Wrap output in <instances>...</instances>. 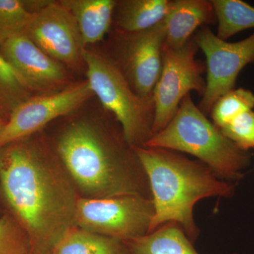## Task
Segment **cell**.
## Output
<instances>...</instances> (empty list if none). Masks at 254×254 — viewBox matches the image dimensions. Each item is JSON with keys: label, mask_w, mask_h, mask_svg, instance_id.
Segmentation results:
<instances>
[{"label": "cell", "mask_w": 254, "mask_h": 254, "mask_svg": "<svg viewBox=\"0 0 254 254\" xmlns=\"http://www.w3.org/2000/svg\"><path fill=\"white\" fill-rule=\"evenodd\" d=\"M198 46L190 39L180 49L164 46L163 68L153 91V135L163 130L177 113L180 103L190 91L204 93L206 68L195 59Z\"/></svg>", "instance_id": "52a82bcc"}, {"label": "cell", "mask_w": 254, "mask_h": 254, "mask_svg": "<svg viewBox=\"0 0 254 254\" xmlns=\"http://www.w3.org/2000/svg\"><path fill=\"white\" fill-rule=\"evenodd\" d=\"M254 108V94L245 88L233 89L222 95L212 108V120L219 128L241 114Z\"/></svg>", "instance_id": "d6986e66"}, {"label": "cell", "mask_w": 254, "mask_h": 254, "mask_svg": "<svg viewBox=\"0 0 254 254\" xmlns=\"http://www.w3.org/2000/svg\"><path fill=\"white\" fill-rule=\"evenodd\" d=\"M52 254H129L122 241L73 226L55 246Z\"/></svg>", "instance_id": "e0dca14e"}, {"label": "cell", "mask_w": 254, "mask_h": 254, "mask_svg": "<svg viewBox=\"0 0 254 254\" xmlns=\"http://www.w3.org/2000/svg\"><path fill=\"white\" fill-rule=\"evenodd\" d=\"M222 133L241 149L254 148V111L241 114L220 128Z\"/></svg>", "instance_id": "603a6c76"}, {"label": "cell", "mask_w": 254, "mask_h": 254, "mask_svg": "<svg viewBox=\"0 0 254 254\" xmlns=\"http://www.w3.org/2000/svg\"><path fill=\"white\" fill-rule=\"evenodd\" d=\"M93 95L86 81L61 91L30 97L10 113L0 133V149L31 136L55 119L73 113Z\"/></svg>", "instance_id": "9c48e42d"}, {"label": "cell", "mask_w": 254, "mask_h": 254, "mask_svg": "<svg viewBox=\"0 0 254 254\" xmlns=\"http://www.w3.org/2000/svg\"><path fill=\"white\" fill-rule=\"evenodd\" d=\"M1 46L4 58L31 91L53 93L61 91L60 88L67 83L64 66L50 58L25 33L11 37Z\"/></svg>", "instance_id": "7c38bea8"}, {"label": "cell", "mask_w": 254, "mask_h": 254, "mask_svg": "<svg viewBox=\"0 0 254 254\" xmlns=\"http://www.w3.org/2000/svg\"><path fill=\"white\" fill-rule=\"evenodd\" d=\"M169 0H124L118 1L115 13L121 33L145 31L163 22L168 13Z\"/></svg>", "instance_id": "2e32d148"}, {"label": "cell", "mask_w": 254, "mask_h": 254, "mask_svg": "<svg viewBox=\"0 0 254 254\" xmlns=\"http://www.w3.org/2000/svg\"><path fill=\"white\" fill-rule=\"evenodd\" d=\"M123 33L119 66L137 95L153 100L163 68L166 31L163 22L133 33Z\"/></svg>", "instance_id": "8fae6325"}, {"label": "cell", "mask_w": 254, "mask_h": 254, "mask_svg": "<svg viewBox=\"0 0 254 254\" xmlns=\"http://www.w3.org/2000/svg\"><path fill=\"white\" fill-rule=\"evenodd\" d=\"M31 92L4 55L0 54V105L11 112L31 97Z\"/></svg>", "instance_id": "ffe728a7"}, {"label": "cell", "mask_w": 254, "mask_h": 254, "mask_svg": "<svg viewBox=\"0 0 254 254\" xmlns=\"http://www.w3.org/2000/svg\"><path fill=\"white\" fill-rule=\"evenodd\" d=\"M5 123L2 121L1 118H0V133H1V130H2L3 127H4Z\"/></svg>", "instance_id": "cb8c5ba5"}, {"label": "cell", "mask_w": 254, "mask_h": 254, "mask_svg": "<svg viewBox=\"0 0 254 254\" xmlns=\"http://www.w3.org/2000/svg\"><path fill=\"white\" fill-rule=\"evenodd\" d=\"M239 254L235 253V254Z\"/></svg>", "instance_id": "484cf974"}, {"label": "cell", "mask_w": 254, "mask_h": 254, "mask_svg": "<svg viewBox=\"0 0 254 254\" xmlns=\"http://www.w3.org/2000/svg\"><path fill=\"white\" fill-rule=\"evenodd\" d=\"M30 254H52V253L51 252H49V253H38V252H32Z\"/></svg>", "instance_id": "d4e9b609"}, {"label": "cell", "mask_w": 254, "mask_h": 254, "mask_svg": "<svg viewBox=\"0 0 254 254\" xmlns=\"http://www.w3.org/2000/svg\"><path fill=\"white\" fill-rule=\"evenodd\" d=\"M72 14L85 46L100 41L109 31L118 1L115 0H63Z\"/></svg>", "instance_id": "5bb4252c"}, {"label": "cell", "mask_w": 254, "mask_h": 254, "mask_svg": "<svg viewBox=\"0 0 254 254\" xmlns=\"http://www.w3.org/2000/svg\"><path fill=\"white\" fill-rule=\"evenodd\" d=\"M50 58L63 65L77 66L86 46L72 14L60 1H51L33 13L25 31Z\"/></svg>", "instance_id": "30bf717a"}, {"label": "cell", "mask_w": 254, "mask_h": 254, "mask_svg": "<svg viewBox=\"0 0 254 254\" xmlns=\"http://www.w3.org/2000/svg\"><path fill=\"white\" fill-rule=\"evenodd\" d=\"M83 60L93 95L120 124L127 143L143 146L153 135V100L137 95L116 62L105 55L86 49Z\"/></svg>", "instance_id": "5b68a950"}, {"label": "cell", "mask_w": 254, "mask_h": 254, "mask_svg": "<svg viewBox=\"0 0 254 254\" xmlns=\"http://www.w3.org/2000/svg\"><path fill=\"white\" fill-rule=\"evenodd\" d=\"M56 154L82 197L136 195L152 200L144 170L123 130L76 122L60 136Z\"/></svg>", "instance_id": "7a4b0ae2"}, {"label": "cell", "mask_w": 254, "mask_h": 254, "mask_svg": "<svg viewBox=\"0 0 254 254\" xmlns=\"http://www.w3.org/2000/svg\"><path fill=\"white\" fill-rule=\"evenodd\" d=\"M0 185L32 252L49 253L74 226L79 195L55 155L27 138L0 149Z\"/></svg>", "instance_id": "6da1fadb"}, {"label": "cell", "mask_w": 254, "mask_h": 254, "mask_svg": "<svg viewBox=\"0 0 254 254\" xmlns=\"http://www.w3.org/2000/svg\"><path fill=\"white\" fill-rule=\"evenodd\" d=\"M134 149L148 178L154 207L149 232L175 222L193 243L200 232L193 217L195 203L212 197L232 198L235 184L221 180L205 164L179 152L145 146Z\"/></svg>", "instance_id": "3957f363"}, {"label": "cell", "mask_w": 254, "mask_h": 254, "mask_svg": "<svg viewBox=\"0 0 254 254\" xmlns=\"http://www.w3.org/2000/svg\"><path fill=\"white\" fill-rule=\"evenodd\" d=\"M123 242L129 254H200L182 227L175 222Z\"/></svg>", "instance_id": "9a60e30c"}, {"label": "cell", "mask_w": 254, "mask_h": 254, "mask_svg": "<svg viewBox=\"0 0 254 254\" xmlns=\"http://www.w3.org/2000/svg\"><path fill=\"white\" fill-rule=\"evenodd\" d=\"M218 19L216 36L223 41L237 33L254 28V7L240 0L211 1Z\"/></svg>", "instance_id": "ac0fdd59"}, {"label": "cell", "mask_w": 254, "mask_h": 254, "mask_svg": "<svg viewBox=\"0 0 254 254\" xmlns=\"http://www.w3.org/2000/svg\"><path fill=\"white\" fill-rule=\"evenodd\" d=\"M32 245L29 236L11 217L0 218V254H30Z\"/></svg>", "instance_id": "7402d4cb"}, {"label": "cell", "mask_w": 254, "mask_h": 254, "mask_svg": "<svg viewBox=\"0 0 254 254\" xmlns=\"http://www.w3.org/2000/svg\"><path fill=\"white\" fill-rule=\"evenodd\" d=\"M153 215L152 200L141 195L105 198L79 196L75 209L74 226L127 242L149 233Z\"/></svg>", "instance_id": "8992f818"}, {"label": "cell", "mask_w": 254, "mask_h": 254, "mask_svg": "<svg viewBox=\"0 0 254 254\" xmlns=\"http://www.w3.org/2000/svg\"><path fill=\"white\" fill-rule=\"evenodd\" d=\"M211 1L175 0L170 1L163 20L166 31L165 46L180 49L191 39L199 26L211 22L215 18Z\"/></svg>", "instance_id": "4fadbf2b"}, {"label": "cell", "mask_w": 254, "mask_h": 254, "mask_svg": "<svg viewBox=\"0 0 254 254\" xmlns=\"http://www.w3.org/2000/svg\"><path fill=\"white\" fill-rule=\"evenodd\" d=\"M33 13L21 0H0V45L16 35L25 33Z\"/></svg>", "instance_id": "44dd1931"}, {"label": "cell", "mask_w": 254, "mask_h": 254, "mask_svg": "<svg viewBox=\"0 0 254 254\" xmlns=\"http://www.w3.org/2000/svg\"><path fill=\"white\" fill-rule=\"evenodd\" d=\"M193 39L206 58V86L198 106L206 115L220 97L235 89L242 68L254 63V33L243 41L228 43L204 27Z\"/></svg>", "instance_id": "ba28073f"}, {"label": "cell", "mask_w": 254, "mask_h": 254, "mask_svg": "<svg viewBox=\"0 0 254 254\" xmlns=\"http://www.w3.org/2000/svg\"><path fill=\"white\" fill-rule=\"evenodd\" d=\"M143 146L160 148L192 155L225 181H240L251 163V155L227 138L193 103L184 98L177 113L163 130Z\"/></svg>", "instance_id": "277c9868"}]
</instances>
